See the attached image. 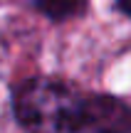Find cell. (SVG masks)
Wrapping results in <instances>:
<instances>
[{
	"mask_svg": "<svg viewBox=\"0 0 131 133\" xmlns=\"http://www.w3.org/2000/svg\"><path fill=\"white\" fill-rule=\"evenodd\" d=\"M131 128V111L109 96L74 99L64 116L62 131H126Z\"/></svg>",
	"mask_w": 131,
	"mask_h": 133,
	"instance_id": "2",
	"label": "cell"
},
{
	"mask_svg": "<svg viewBox=\"0 0 131 133\" xmlns=\"http://www.w3.org/2000/svg\"><path fill=\"white\" fill-rule=\"evenodd\" d=\"M37 8L52 20H67L84 12L87 0H37Z\"/></svg>",
	"mask_w": 131,
	"mask_h": 133,
	"instance_id": "3",
	"label": "cell"
},
{
	"mask_svg": "<svg viewBox=\"0 0 131 133\" xmlns=\"http://www.w3.org/2000/svg\"><path fill=\"white\" fill-rule=\"evenodd\" d=\"M119 8H121L124 12H126L129 17H131V0H119Z\"/></svg>",
	"mask_w": 131,
	"mask_h": 133,
	"instance_id": "4",
	"label": "cell"
},
{
	"mask_svg": "<svg viewBox=\"0 0 131 133\" xmlns=\"http://www.w3.org/2000/svg\"><path fill=\"white\" fill-rule=\"evenodd\" d=\"M72 101L74 96H69L64 86L47 79H30L15 89L13 109L17 121L27 128L62 131Z\"/></svg>",
	"mask_w": 131,
	"mask_h": 133,
	"instance_id": "1",
	"label": "cell"
}]
</instances>
